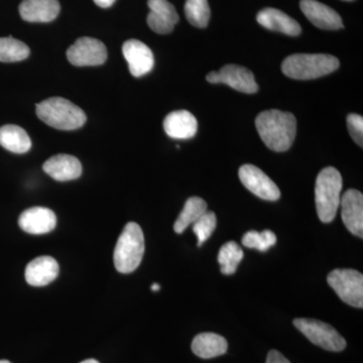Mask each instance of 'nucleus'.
<instances>
[{
    "mask_svg": "<svg viewBox=\"0 0 363 363\" xmlns=\"http://www.w3.org/2000/svg\"><path fill=\"white\" fill-rule=\"evenodd\" d=\"M341 216L350 233L363 238V195L359 191L350 189L341 198Z\"/></svg>",
    "mask_w": 363,
    "mask_h": 363,
    "instance_id": "nucleus-12",
    "label": "nucleus"
},
{
    "mask_svg": "<svg viewBox=\"0 0 363 363\" xmlns=\"http://www.w3.org/2000/svg\"><path fill=\"white\" fill-rule=\"evenodd\" d=\"M160 289H161V286H160L159 284L155 283L152 285V292H159Z\"/></svg>",
    "mask_w": 363,
    "mask_h": 363,
    "instance_id": "nucleus-32",
    "label": "nucleus"
},
{
    "mask_svg": "<svg viewBox=\"0 0 363 363\" xmlns=\"http://www.w3.org/2000/svg\"><path fill=\"white\" fill-rule=\"evenodd\" d=\"M0 145L13 154H26L32 147V140L21 126L7 124L0 128Z\"/></svg>",
    "mask_w": 363,
    "mask_h": 363,
    "instance_id": "nucleus-22",
    "label": "nucleus"
},
{
    "mask_svg": "<svg viewBox=\"0 0 363 363\" xmlns=\"http://www.w3.org/2000/svg\"><path fill=\"white\" fill-rule=\"evenodd\" d=\"M345 1H352V0H345Z\"/></svg>",
    "mask_w": 363,
    "mask_h": 363,
    "instance_id": "nucleus-35",
    "label": "nucleus"
},
{
    "mask_svg": "<svg viewBox=\"0 0 363 363\" xmlns=\"http://www.w3.org/2000/svg\"><path fill=\"white\" fill-rule=\"evenodd\" d=\"M301 11L313 25L322 30H335L343 28L340 16L330 6L317 0H301Z\"/></svg>",
    "mask_w": 363,
    "mask_h": 363,
    "instance_id": "nucleus-14",
    "label": "nucleus"
},
{
    "mask_svg": "<svg viewBox=\"0 0 363 363\" xmlns=\"http://www.w3.org/2000/svg\"><path fill=\"white\" fill-rule=\"evenodd\" d=\"M67 58L74 66H99L107 60V49L99 40L80 38L69 48Z\"/></svg>",
    "mask_w": 363,
    "mask_h": 363,
    "instance_id": "nucleus-8",
    "label": "nucleus"
},
{
    "mask_svg": "<svg viewBox=\"0 0 363 363\" xmlns=\"http://www.w3.org/2000/svg\"><path fill=\"white\" fill-rule=\"evenodd\" d=\"M60 9L58 0H23L20 13L28 23H50L59 16Z\"/></svg>",
    "mask_w": 363,
    "mask_h": 363,
    "instance_id": "nucleus-17",
    "label": "nucleus"
},
{
    "mask_svg": "<svg viewBox=\"0 0 363 363\" xmlns=\"http://www.w3.org/2000/svg\"><path fill=\"white\" fill-rule=\"evenodd\" d=\"M276 243V234L271 230H264L262 233L255 230L248 231L242 238V245L245 247L253 248L259 252H267Z\"/></svg>",
    "mask_w": 363,
    "mask_h": 363,
    "instance_id": "nucleus-27",
    "label": "nucleus"
},
{
    "mask_svg": "<svg viewBox=\"0 0 363 363\" xmlns=\"http://www.w3.org/2000/svg\"><path fill=\"white\" fill-rule=\"evenodd\" d=\"M329 286L338 297L351 307H363V276L362 272L351 269L332 271L327 278Z\"/></svg>",
    "mask_w": 363,
    "mask_h": 363,
    "instance_id": "nucleus-7",
    "label": "nucleus"
},
{
    "mask_svg": "<svg viewBox=\"0 0 363 363\" xmlns=\"http://www.w3.org/2000/svg\"><path fill=\"white\" fill-rule=\"evenodd\" d=\"M147 6L150 13L147 16V25L160 35H167L173 32L179 21V14L175 6L168 0H149Z\"/></svg>",
    "mask_w": 363,
    "mask_h": 363,
    "instance_id": "nucleus-13",
    "label": "nucleus"
},
{
    "mask_svg": "<svg viewBox=\"0 0 363 363\" xmlns=\"http://www.w3.org/2000/svg\"><path fill=\"white\" fill-rule=\"evenodd\" d=\"M123 52L133 77H143L154 68V54L152 50L140 40H126L123 45Z\"/></svg>",
    "mask_w": 363,
    "mask_h": 363,
    "instance_id": "nucleus-11",
    "label": "nucleus"
},
{
    "mask_svg": "<svg viewBox=\"0 0 363 363\" xmlns=\"http://www.w3.org/2000/svg\"><path fill=\"white\" fill-rule=\"evenodd\" d=\"M80 363H99L96 359H86L84 362Z\"/></svg>",
    "mask_w": 363,
    "mask_h": 363,
    "instance_id": "nucleus-33",
    "label": "nucleus"
},
{
    "mask_svg": "<svg viewBox=\"0 0 363 363\" xmlns=\"http://www.w3.org/2000/svg\"><path fill=\"white\" fill-rule=\"evenodd\" d=\"M206 80L213 84H226L240 92L253 94L259 91V85L255 82L252 72L245 67L234 65L224 66L218 72H210L206 76Z\"/></svg>",
    "mask_w": 363,
    "mask_h": 363,
    "instance_id": "nucleus-9",
    "label": "nucleus"
},
{
    "mask_svg": "<svg viewBox=\"0 0 363 363\" xmlns=\"http://www.w3.org/2000/svg\"><path fill=\"white\" fill-rule=\"evenodd\" d=\"M267 363H291L278 350H271L267 354Z\"/></svg>",
    "mask_w": 363,
    "mask_h": 363,
    "instance_id": "nucleus-30",
    "label": "nucleus"
},
{
    "mask_svg": "<svg viewBox=\"0 0 363 363\" xmlns=\"http://www.w3.org/2000/svg\"><path fill=\"white\" fill-rule=\"evenodd\" d=\"M339 60L326 54H294L281 64V71L289 78L312 80L337 70Z\"/></svg>",
    "mask_w": 363,
    "mask_h": 363,
    "instance_id": "nucleus-3",
    "label": "nucleus"
},
{
    "mask_svg": "<svg viewBox=\"0 0 363 363\" xmlns=\"http://www.w3.org/2000/svg\"><path fill=\"white\" fill-rule=\"evenodd\" d=\"M206 212L207 203L202 198H189L174 224V230L178 234L183 233L191 224H194Z\"/></svg>",
    "mask_w": 363,
    "mask_h": 363,
    "instance_id": "nucleus-23",
    "label": "nucleus"
},
{
    "mask_svg": "<svg viewBox=\"0 0 363 363\" xmlns=\"http://www.w3.org/2000/svg\"><path fill=\"white\" fill-rule=\"evenodd\" d=\"M18 225L30 234H45L54 230L57 217L51 209L45 207H33L26 209L18 218Z\"/></svg>",
    "mask_w": 363,
    "mask_h": 363,
    "instance_id": "nucleus-15",
    "label": "nucleus"
},
{
    "mask_svg": "<svg viewBox=\"0 0 363 363\" xmlns=\"http://www.w3.org/2000/svg\"><path fill=\"white\" fill-rule=\"evenodd\" d=\"M145 253V236L140 226L130 222L124 227L114 250V266L121 274H130L140 267Z\"/></svg>",
    "mask_w": 363,
    "mask_h": 363,
    "instance_id": "nucleus-5",
    "label": "nucleus"
},
{
    "mask_svg": "<svg viewBox=\"0 0 363 363\" xmlns=\"http://www.w3.org/2000/svg\"><path fill=\"white\" fill-rule=\"evenodd\" d=\"M255 125L269 150L283 152L292 147L297 133V121L290 112L277 109L262 112L255 119Z\"/></svg>",
    "mask_w": 363,
    "mask_h": 363,
    "instance_id": "nucleus-1",
    "label": "nucleus"
},
{
    "mask_svg": "<svg viewBox=\"0 0 363 363\" xmlns=\"http://www.w3.org/2000/svg\"><path fill=\"white\" fill-rule=\"evenodd\" d=\"M243 257H245L243 250L234 241H228L225 245H222L218 255V262L220 264L222 274L226 276L233 274Z\"/></svg>",
    "mask_w": 363,
    "mask_h": 363,
    "instance_id": "nucleus-25",
    "label": "nucleus"
},
{
    "mask_svg": "<svg viewBox=\"0 0 363 363\" xmlns=\"http://www.w3.org/2000/svg\"><path fill=\"white\" fill-rule=\"evenodd\" d=\"M0 363H11V362H9V360H0Z\"/></svg>",
    "mask_w": 363,
    "mask_h": 363,
    "instance_id": "nucleus-34",
    "label": "nucleus"
},
{
    "mask_svg": "<svg viewBox=\"0 0 363 363\" xmlns=\"http://www.w3.org/2000/svg\"><path fill=\"white\" fill-rule=\"evenodd\" d=\"M94 2L96 6L102 7V9H107V7H111L116 0H94Z\"/></svg>",
    "mask_w": 363,
    "mask_h": 363,
    "instance_id": "nucleus-31",
    "label": "nucleus"
},
{
    "mask_svg": "<svg viewBox=\"0 0 363 363\" xmlns=\"http://www.w3.org/2000/svg\"><path fill=\"white\" fill-rule=\"evenodd\" d=\"M35 111L43 123L60 130H78L87 119L80 107L62 97H52L40 102Z\"/></svg>",
    "mask_w": 363,
    "mask_h": 363,
    "instance_id": "nucleus-2",
    "label": "nucleus"
},
{
    "mask_svg": "<svg viewBox=\"0 0 363 363\" xmlns=\"http://www.w3.org/2000/svg\"><path fill=\"white\" fill-rule=\"evenodd\" d=\"M43 169L54 180H76L82 174V164L77 157L70 155H57L45 162Z\"/></svg>",
    "mask_w": 363,
    "mask_h": 363,
    "instance_id": "nucleus-16",
    "label": "nucleus"
},
{
    "mask_svg": "<svg viewBox=\"0 0 363 363\" xmlns=\"http://www.w3.org/2000/svg\"><path fill=\"white\" fill-rule=\"evenodd\" d=\"M238 175L243 186L260 199L277 201L281 197V191L276 183L257 167L243 164Z\"/></svg>",
    "mask_w": 363,
    "mask_h": 363,
    "instance_id": "nucleus-10",
    "label": "nucleus"
},
{
    "mask_svg": "<svg viewBox=\"0 0 363 363\" xmlns=\"http://www.w3.org/2000/svg\"><path fill=\"white\" fill-rule=\"evenodd\" d=\"M342 177L338 169L327 167L320 172L315 186L317 214L324 223L333 221L340 206Z\"/></svg>",
    "mask_w": 363,
    "mask_h": 363,
    "instance_id": "nucleus-4",
    "label": "nucleus"
},
{
    "mask_svg": "<svg viewBox=\"0 0 363 363\" xmlns=\"http://www.w3.org/2000/svg\"><path fill=\"white\" fill-rule=\"evenodd\" d=\"M216 215L214 212L207 211L193 224V231L198 238V247H201L205 241L209 240L216 228Z\"/></svg>",
    "mask_w": 363,
    "mask_h": 363,
    "instance_id": "nucleus-28",
    "label": "nucleus"
},
{
    "mask_svg": "<svg viewBox=\"0 0 363 363\" xmlns=\"http://www.w3.org/2000/svg\"><path fill=\"white\" fill-rule=\"evenodd\" d=\"M185 14L191 25L196 28H206L211 16L208 0H187L185 4Z\"/></svg>",
    "mask_w": 363,
    "mask_h": 363,
    "instance_id": "nucleus-26",
    "label": "nucleus"
},
{
    "mask_svg": "<svg viewBox=\"0 0 363 363\" xmlns=\"http://www.w3.org/2000/svg\"><path fill=\"white\" fill-rule=\"evenodd\" d=\"M164 130L169 138L189 140L197 133V119L187 111H173L164 118Z\"/></svg>",
    "mask_w": 363,
    "mask_h": 363,
    "instance_id": "nucleus-18",
    "label": "nucleus"
},
{
    "mask_svg": "<svg viewBox=\"0 0 363 363\" xmlns=\"http://www.w3.org/2000/svg\"><path fill=\"white\" fill-rule=\"evenodd\" d=\"M257 21L260 26L267 30L283 33L285 35H292V37H296L302 32V28L297 21L294 20L283 11L272 9V7L259 11L257 16Z\"/></svg>",
    "mask_w": 363,
    "mask_h": 363,
    "instance_id": "nucleus-20",
    "label": "nucleus"
},
{
    "mask_svg": "<svg viewBox=\"0 0 363 363\" xmlns=\"http://www.w3.org/2000/svg\"><path fill=\"white\" fill-rule=\"evenodd\" d=\"M294 326L315 345L332 352H340L346 347L345 339L331 325L315 319L298 318Z\"/></svg>",
    "mask_w": 363,
    "mask_h": 363,
    "instance_id": "nucleus-6",
    "label": "nucleus"
},
{
    "mask_svg": "<svg viewBox=\"0 0 363 363\" xmlns=\"http://www.w3.org/2000/svg\"><path fill=\"white\" fill-rule=\"evenodd\" d=\"M59 264L56 259L51 257H39L26 266L25 276L28 285L43 286L55 281L59 276Z\"/></svg>",
    "mask_w": 363,
    "mask_h": 363,
    "instance_id": "nucleus-19",
    "label": "nucleus"
},
{
    "mask_svg": "<svg viewBox=\"0 0 363 363\" xmlns=\"http://www.w3.org/2000/svg\"><path fill=\"white\" fill-rule=\"evenodd\" d=\"M227 350L228 343L226 339L216 333H200L193 339L192 351L203 359L220 357L225 354Z\"/></svg>",
    "mask_w": 363,
    "mask_h": 363,
    "instance_id": "nucleus-21",
    "label": "nucleus"
},
{
    "mask_svg": "<svg viewBox=\"0 0 363 363\" xmlns=\"http://www.w3.org/2000/svg\"><path fill=\"white\" fill-rule=\"evenodd\" d=\"M347 128L352 140L363 147V117L359 114L351 113L347 116Z\"/></svg>",
    "mask_w": 363,
    "mask_h": 363,
    "instance_id": "nucleus-29",
    "label": "nucleus"
},
{
    "mask_svg": "<svg viewBox=\"0 0 363 363\" xmlns=\"http://www.w3.org/2000/svg\"><path fill=\"white\" fill-rule=\"evenodd\" d=\"M30 56V48L13 37L0 38V62L14 63Z\"/></svg>",
    "mask_w": 363,
    "mask_h": 363,
    "instance_id": "nucleus-24",
    "label": "nucleus"
}]
</instances>
